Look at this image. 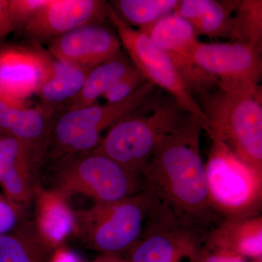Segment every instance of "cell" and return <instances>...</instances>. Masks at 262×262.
<instances>
[{
    "label": "cell",
    "instance_id": "6da1fadb",
    "mask_svg": "<svg viewBox=\"0 0 262 262\" xmlns=\"http://www.w3.org/2000/svg\"><path fill=\"white\" fill-rule=\"evenodd\" d=\"M203 122L192 115L160 143L141 175L152 204L179 224L207 235L222 222L208 198L202 158Z\"/></svg>",
    "mask_w": 262,
    "mask_h": 262
},
{
    "label": "cell",
    "instance_id": "7a4b0ae2",
    "mask_svg": "<svg viewBox=\"0 0 262 262\" xmlns=\"http://www.w3.org/2000/svg\"><path fill=\"white\" fill-rule=\"evenodd\" d=\"M189 115L170 96L155 94L139 110L110 127L94 150L141 175L164 138Z\"/></svg>",
    "mask_w": 262,
    "mask_h": 262
},
{
    "label": "cell",
    "instance_id": "3957f363",
    "mask_svg": "<svg viewBox=\"0 0 262 262\" xmlns=\"http://www.w3.org/2000/svg\"><path fill=\"white\" fill-rule=\"evenodd\" d=\"M211 140L221 141L244 163L262 174L261 89H218L200 97Z\"/></svg>",
    "mask_w": 262,
    "mask_h": 262
},
{
    "label": "cell",
    "instance_id": "277c9868",
    "mask_svg": "<svg viewBox=\"0 0 262 262\" xmlns=\"http://www.w3.org/2000/svg\"><path fill=\"white\" fill-rule=\"evenodd\" d=\"M58 160L50 189L67 201L75 194H83L92 198L96 204L113 203L145 189L140 174L94 150Z\"/></svg>",
    "mask_w": 262,
    "mask_h": 262
},
{
    "label": "cell",
    "instance_id": "5b68a950",
    "mask_svg": "<svg viewBox=\"0 0 262 262\" xmlns=\"http://www.w3.org/2000/svg\"><path fill=\"white\" fill-rule=\"evenodd\" d=\"M151 206V194L144 189L121 201L74 211V234L101 254L127 253L141 237Z\"/></svg>",
    "mask_w": 262,
    "mask_h": 262
},
{
    "label": "cell",
    "instance_id": "8992f818",
    "mask_svg": "<svg viewBox=\"0 0 262 262\" xmlns=\"http://www.w3.org/2000/svg\"><path fill=\"white\" fill-rule=\"evenodd\" d=\"M211 141L205 165L213 211L222 220L261 214L262 174L239 159L223 143Z\"/></svg>",
    "mask_w": 262,
    "mask_h": 262
},
{
    "label": "cell",
    "instance_id": "52a82bcc",
    "mask_svg": "<svg viewBox=\"0 0 262 262\" xmlns=\"http://www.w3.org/2000/svg\"><path fill=\"white\" fill-rule=\"evenodd\" d=\"M149 82L121 102L67 110L52 122L47 155L53 158L80 154L97 147L103 131L139 110L155 94Z\"/></svg>",
    "mask_w": 262,
    "mask_h": 262
},
{
    "label": "cell",
    "instance_id": "ba28073f",
    "mask_svg": "<svg viewBox=\"0 0 262 262\" xmlns=\"http://www.w3.org/2000/svg\"><path fill=\"white\" fill-rule=\"evenodd\" d=\"M107 20L116 31L121 46L125 48L133 66L147 82L168 93L179 106L198 119L206 130L207 120L194 98L186 89L169 57L148 36L127 25L107 5Z\"/></svg>",
    "mask_w": 262,
    "mask_h": 262
},
{
    "label": "cell",
    "instance_id": "9c48e42d",
    "mask_svg": "<svg viewBox=\"0 0 262 262\" xmlns=\"http://www.w3.org/2000/svg\"><path fill=\"white\" fill-rule=\"evenodd\" d=\"M198 67L218 81L219 89L253 91L262 75L261 48L239 42H198L193 50Z\"/></svg>",
    "mask_w": 262,
    "mask_h": 262
},
{
    "label": "cell",
    "instance_id": "30bf717a",
    "mask_svg": "<svg viewBox=\"0 0 262 262\" xmlns=\"http://www.w3.org/2000/svg\"><path fill=\"white\" fill-rule=\"evenodd\" d=\"M206 237L151 206L141 237L125 257L129 262H192Z\"/></svg>",
    "mask_w": 262,
    "mask_h": 262
},
{
    "label": "cell",
    "instance_id": "8fae6325",
    "mask_svg": "<svg viewBox=\"0 0 262 262\" xmlns=\"http://www.w3.org/2000/svg\"><path fill=\"white\" fill-rule=\"evenodd\" d=\"M139 30L165 52L193 97H201L220 88L218 81L194 61L193 50L199 40L190 24L171 13Z\"/></svg>",
    "mask_w": 262,
    "mask_h": 262
},
{
    "label": "cell",
    "instance_id": "7c38bea8",
    "mask_svg": "<svg viewBox=\"0 0 262 262\" xmlns=\"http://www.w3.org/2000/svg\"><path fill=\"white\" fill-rule=\"evenodd\" d=\"M51 61V56L37 48L14 47L0 52V100L24 107L26 100L37 94Z\"/></svg>",
    "mask_w": 262,
    "mask_h": 262
},
{
    "label": "cell",
    "instance_id": "4fadbf2b",
    "mask_svg": "<svg viewBox=\"0 0 262 262\" xmlns=\"http://www.w3.org/2000/svg\"><path fill=\"white\" fill-rule=\"evenodd\" d=\"M120 50L116 33L101 24H90L52 39L48 51L57 61L92 70L120 56Z\"/></svg>",
    "mask_w": 262,
    "mask_h": 262
},
{
    "label": "cell",
    "instance_id": "5bb4252c",
    "mask_svg": "<svg viewBox=\"0 0 262 262\" xmlns=\"http://www.w3.org/2000/svg\"><path fill=\"white\" fill-rule=\"evenodd\" d=\"M107 5L99 0H50L22 30L31 40L50 42L82 26L107 20Z\"/></svg>",
    "mask_w": 262,
    "mask_h": 262
},
{
    "label": "cell",
    "instance_id": "9a60e30c",
    "mask_svg": "<svg viewBox=\"0 0 262 262\" xmlns=\"http://www.w3.org/2000/svg\"><path fill=\"white\" fill-rule=\"evenodd\" d=\"M39 167L21 141L10 135L0 138V185L10 201L26 206L34 200Z\"/></svg>",
    "mask_w": 262,
    "mask_h": 262
},
{
    "label": "cell",
    "instance_id": "2e32d148",
    "mask_svg": "<svg viewBox=\"0 0 262 262\" xmlns=\"http://www.w3.org/2000/svg\"><path fill=\"white\" fill-rule=\"evenodd\" d=\"M204 244L252 261H261L262 215L222 221L206 235Z\"/></svg>",
    "mask_w": 262,
    "mask_h": 262
},
{
    "label": "cell",
    "instance_id": "e0dca14e",
    "mask_svg": "<svg viewBox=\"0 0 262 262\" xmlns=\"http://www.w3.org/2000/svg\"><path fill=\"white\" fill-rule=\"evenodd\" d=\"M35 220L39 237L54 251L75 232V213L68 201L58 193L37 185L34 196ZM33 200V201H34Z\"/></svg>",
    "mask_w": 262,
    "mask_h": 262
},
{
    "label": "cell",
    "instance_id": "ac0fdd59",
    "mask_svg": "<svg viewBox=\"0 0 262 262\" xmlns=\"http://www.w3.org/2000/svg\"><path fill=\"white\" fill-rule=\"evenodd\" d=\"M90 70L62 63L52 57L47 75L37 92L41 106L53 113L55 106L70 102L80 93Z\"/></svg>",
    "mask_w": 262,
    "mask_h": 262
},
{
    "label": "cell",
    "instance_id": "d6986e66",
    "mask_svg": "<svg viewBox=\"0 0 262 262\" xmlns=\"http://www.w3.org/2000/svg\"><path fill=\"white\" fill-rule=\"evenodd\" d=\"M53 251L33 221L23 220L11 232L0 234V262H50Z\"/></svg>",
    "mask_w": 262,
    "mask_h": 262
},
{
    "label": "cell",
    "instance_id": "ffe728a7",
    "mask_svg": "<svg viewBox=\"0 0 262 262\" xmlns=\"http://www.w3.org/2000/svg\"><path fill=\"white\" fill-rule=\"evenodd\" d=\"M135 67L118 56L94 67L88 74L83 86L70 103L67 110L87 107L95 104L115 82L125 77Z\"/></svg>",
    "mask_w": 262,
    "mask_h": 262
},
{
    "label": "cell",
    "instance_id": "44dd1931",
    "mask_svg": "<svg viewBox=\"0 0 262 262\" xmlns=\"http://www.w3.org/2000/svg\"><path fill=\"white\" fill-rule=\"evenodd\" d=\"M179 0H116L110 5L130 27H149L175 11Z\"/></svg>",
    "mask_w": 262,
    "mask_h": 262
},
{
    "label": "cell",
    "instance_id": "7402d4cb",
    "mask_svg": "<svg viewBox=\"0 0 262 262\" xmlns=\"http://www.w3.org/2000/svg\"><path fill=\"white\" fill-rule=\"evenodd\" d=\"M229 39L232 42L246 43L261 48V0L239 1L234 12Z\"/></svg>",
    "mask_w": 262,
    "mask_h": 262
},
{
    "label": "cell",
    "instance_id": "603a6c76",
    "mask_svg": "<svg viewBox=\"0 0 262 262\" xmlns=\"http://www.w3.org/2000/svg\"><path fill=\"white\" fill-rule=\"evenodd\" d=\"M238 3V0H208L204 13L192 27L196 36L229 38L232 29L234 12Z\"/></svg>",
    "mask_w": 262,
    "mask_h": 262
},
{
    "label": "cell",
    "instance_id": "cb8c5ba5",
    "mask_svg": "<svg viewBox=\"0 0 262 262\" xmlns=\"http://www.w3.org/2000/svg\"><path fill=\"white\" fill-rule=\"evenodd\" d=\"M146 82L147 81L135 68L111 86L103 95L102 98L106 103L121 102L130 97Z\"/></svg>",
    "mask_w": 262,
    "mask_h": 262
},
{
    "label": "cell",
    "instance_id": "d4e9b609",
    "mask_svg": "<svg viewBox=\"0 0 262 262\" xmlns=\"http://www.w3.org/2000/svg\"><path fill=\"white\" fill-rule=\"evenodd\" d=\"M50 0H12L9 8L13 23L16 28L23 29L39 10L46 6Z\"/></svg>",
    "mask_w": 262,
    "mask_h": 262
},
{
    "label": "cell",
    "instance_id": "484cf974",
    "mask_svg": "<svg viewBox=\"0 0 262 262\" xmlns=\"http://www.w3.org/2000/svg\"><path fill=\"white\" fill-rule=\"evenodd\" d=\"M25 207L0 194V234L11 232L24 220Z\"/></svg>",
    "mask_w": 262,
    "mask_h": 262
},
{
    "label": "cell",
    "instance_id": "4316f807",
    "mask_svg": "<svg viewBox=\"0 0 262 262\" xmlns=\"http://www.w3.org/2000/svg\"><path fill=\"white\" fill-rule=\"evenodd\" d=\"M192 262H261L248 261L231 253L219 251L203 244Z\"/></svg>",
    "mask_w": 262,
    "mask_h": 262
},
{
    "label": "cell",
    "instance_id": "83f0119b",
    "mask_svg": "<svg viewBox=\"0 0 262 262\" xmlns=\"http://www.w3.org/2000/svg\"><path fill=\"white\" fill-rule=\"evenodd\" d=\"M15 29L9 8V1L0 0V39Z\"/></svg>",
    "mask_w": 262,
    "mask_h": 262
},
{
    "label": "cell",
    "instance_id": "f1b7e54d",
    "mask_svg": "<svg viewBox=\"0 0 262 262\" xmlns=\"http://www.w3.org/2000/svg\"><path fill=\"white\" fill-rule=\"evenodd\" d=\"M17 107L0 100V128L8 130L12 119L14 116Z\"/></svg>",
    "mask_w": 262,
    "mask_h": 262
},
{
    "label": "cell",
    "instance_id": "f546056e",
    "mask_svg": "<svg viewBox=\"0 0 262 262\" xmlns=\"http://www.w3.org/2000/svg\"><path fill=\"white\" fill-rule=\"evenodd\" d=\"M50 262H80L77 256L64 248L59 247L52 253Z\"/></svg>",
    "mask_w": 262,
    "mask_h": 262
},
{
    "label": "cell",
    "instance_id": "4dcf8cb0",
    "mask_svg": "<svg viewBox=\"0 0 262 262\" xmlns=\"http://www.w3.org/2000/svg\"><path fill=\"white\" fill-rule=\"evenodd\" d=\"M91 262H129L125 256L119 254H110V253H102L94 261Z\"/></svg>",
    "mask_w": 262,
    "mask_h": 262
},
{
    "label": "cell",
    "instance_id": "1f68e13d",
    "mask_svg": "<svg viewBox=\"0 0 262 262\" xmlns=\"http://www.w3.org/2000/svg\"><path fill=\"white\" fill-rule=\"evenodd\" d=\"M0 138H1V137H0Z\"/></svg>",
    "mask_w": 262,
    "mask_h": 262
}]
</instances>
